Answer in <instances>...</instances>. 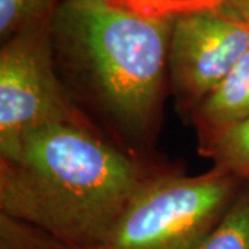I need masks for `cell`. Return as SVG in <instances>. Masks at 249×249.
<instances>
[{"label": "cell", "instance_id": "1", "mask_svg": "<svg viewBox=\"0 0 249 249\" xmlns=\"http://www.w3.org/2000/svg\"><path fill=\"white\" fill-rule=\"evenodd\" d=\"M147 178L134 157L97 130L47 126L0 157V213L40 227L75 248L94 249Z\"/></svg>", "mask_w": 249, "mask_h": 249}, {"label": "cell", "instance_id": "2", "mask_svg": "<svg viewBox=\"0 0 249 249\" xmlns=\"http://www.w3.org/2000/svg\"><path fill=\"white\" fill-rule=\"evenodd\" d=\"M172 19L114 0H61L52 18L60 76L130 145L150 142L160 122Z\"/></svg>", "mask_w": 249, "mask_h": 249}, {"label": "cell", "instance_id": "3", "mask_svg": "<svg viewBox=\"0 0 249 249\" xmlns=\"http://www.w3.org/2000/svg\"><path fill=\"white\" fill-rule=\"evenodd\" d=\"M241 184L216 169L198 176H148L94 249H201Z\"/></svg>", "mask_w": 249, "mask_h": 249}, {"label": "cell", "instance_id": "4", "mask_svg": "<svg viewBox=\"0 0 249 249\" xmlns=\"http://www.w3.org/2000/svg\"><path fill=\"white\" fill-rule=\"evenodd\" d=\"M52 18L1 42L0 157L13 154L28 134L47 126L75 124L96 130L61 80Z\"/></svg>", "mask_w": 249, "mask_h": 249}, {"label": "cell", "instance_id": "5", "mask_svg": "<svg viewBox=\"0 0 249 249\" xmlns=\"http://www.w3.org/2000/svg\"><path fill=\"white\" fill-rule=\"evenodd\" d=\"M248 52L247 29L216 6L173 18L168 78L178 104L193 111Z\"/></svg>", "mask_w": 249, "mask_h": 249}, {"label": "cell", "instance_id": "6", "mask_svg": "<svg viewBox=\"0 0 249 249\" xmlns=\"http://www.w3.org/2000/svg\"><path fill=\"white\" fill-rule=\"evenodd\" d=\"M204 152L230 127L249 119V52L191 111Z\"/></svg>", "mask_w": 249, "mask_h": 249}, {"label": "cell", "instance_id": "7", "mask_svg": "<svg viewBox=\"0 0 249 249\" xmlns=\"http://www.w3.org/2000/svg\"><path fill=\"white\" fill-rule=\"evenodd\" d=\"M213 162V169L249 180V119L222 133L204 152Z\"/></svg>", "mask_w": 249, "mask_h": 249}, {"label": "cell", "instance_id": "8", "mask_svg": "<svg viewBox=\"0 0 249 249\" xmlns=\"http://www.w3.org/2000/svg\"><path fill=\"white\" fill-rule=\"evenodd\" d=\"M201 249H249V180L242 181L227 212Z\"/></svg>", "mask_w": 249, "mask_h": 249}, {"label": "cell", "instance_id": "9", "mask_svg": "<svg viewBox=\"0 0 249 249\" xmlns=\"http://www.w3.org/2000/svg\"><path fill=\"white\" fill-rule=\"evenodd\" d=\"M61 0H0L1 42L19 31L53 17Z\"/></svg>", "mask_w": 249, "mask_h": 249}, {"label": "cell", "instance_id": "10", "mask_svg": "<svg viewBox=\"0 0 249 249\" xmlns=\"http://www.w3.org/2000/svg\"><path fill=\"white\" fill-rule=\"evenodd\" d=\"M0 249H78L40 227L0 213Z\"/></svg>", "mask_w": 249, "mask_h": 249}, {"label": "cell", "instance_id": "11", "mask_svg": "<svg viewBox=\"0 0 249 249\" xmlns=\"http://www.w3.org/2000/svg\"><path fill=\"white\" fill-rule=\"evenodd\" d=\"M216 7L237 21L249 34V0H217Z\"/></svg>", "mask_w": 249, "mask_h": 249}]
</instances>
